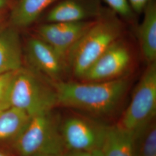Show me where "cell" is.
<instances>
[{
    "label": "cell",
    "instance_id": "cell-13",
    "mask_svg": "<svg viewBox=\"0 0 156 156\" xmlns=\"http://www.w3.org/2000/svg\"><path fill=\"white\" fill-rule=\"evenodd\" d=\"M30 118L26 112L12 106L0 112V148L10 150Z\"/></svg>",
    "mask_w": 156,
    "mask_h": 156
},
{
    "label": "cell",
    "instance_id": "cell-25",
    "mask_svg": "<svg viewBox=\"0 0 156 156\" xmlns=\"http://www.w3.org/2000/svg\"><path fill=\"white\" fill-rule=\"evenodd\" d=\"M4 29V26H3V23L1 21V20L0 19V33L2 31V30Z\"/></svg>",
    "mask_w": 156,
    "mask_h": 156
},
{
    "label": "cell",
    "instance_id": "cell-1",
    "mask_svg": "<svg viewBox=\"0 0 156 156\" xmlns=\"http://www.w3.org/2000/svg\"><path fill=\"white\" fill-rule=\"evenodd\" d=\"M58 106L104 116L117 110L132 83L131 75L104 82L67 80L54 82Z\"/></svg>",
    "mask_w": 156,
    "mask_h": 156
},
{
    "label": "cell",
    "instance_id": "cell-23",
    "mask_svg": "<svg viewBox=\"0 0 156 156\" xmlns=\"http://www.w3.org/2000/svg\"><path fill=\"white\" fill-rule=\"evenodd\" d=\"M95 156H102V154L100 150L94 151Z\"/></svg>",
    "mask_w": 156,
    "mask_h": 156
},
{
    "label": "cell",
    "instance_id": "cell-21",
    "mask_svg": "<svg viewBox=\"0 0 156 156\" xmlns=\"http://www.w3.org/2000/svg\"><path fill=\"white\" fill-rule=\"evenodd\" d=\"M0 156H16L11 150L0 148Z\"/></svg>",
    "mask_w": 156,
    "mask_h": 156
},
{
    "label": "cell",
    "instance_id": "cell-5",
    "mask_svg": "<svg viewBox=\"0 0 156 156\" xmlns=\"http://www.w3.org/2000/svg\"><path fill=\"white\" fill-rule=\"evenodd\" d=\"M156 62L147 65L135 88L131 100L117 122L136 133L156 119Z\"/></svg>",
    "mask_w": 156,
    "mask_h": 156
},
{
    "label": "cell",
    "instance_id": "cell-15",
    "mask_svg": "<svg viewBox=\"0 0 156 156\" xmlns=\"http://www.w3.org/2000/svg\"><path fill=\"white\" fill-rule=\"evenodd\" d=\"M58 1L60 0H19L12 12V23L17 28L28 27L49 6Z\"/></svg>",
    "mask_w": 156,
    "mask_h": 156
},
{
    "label": "cell",
    "instance_id": "cell-18",
    "mask_svg": "<svg viewBox=\"0 0 156 156\" xmlns=\"http://www.w3.org/2000/svg\"><path fill=\"white\" fill-rule=\"evenodd\" d=\"M16 71L0 75V112L11 107L12 84Z\"/></svg>",
    "mask_w": 156,
    "mask_h": 156
},
{
    "label": "cell",
    "instance_id": "cell-19",
    "mask_svg": "<svg viewBox=\"0 0 156 156\" xmlns=\"http://www.w3.org/2000/svg\"><path fill=\"white\" fill-rule=\"evenodd\" d=\"M152 1L153 0H128V2L134 13L136 15H140Z\"/></svg>",
    "mask_w": 156,
    "mask_h": 156
},
{
    "label": "cell",
    "instance_id": "cell-6",
    "mask_svg": "<svg viewBox=\"0 0 156 156\" xmlns=\"http://www.w3.org/2000/svg\"><path fill=\"white\" fill-rule=\"evenodd\" d=\"M135 60L134 49L123 35L106 49L79 80L104 82L131 76Z\"/></svg>",
    "mask_w": 156,
    "mask_h": 156
},
{
    "label": "cell",
    "instance_id": "cell-20",
    "mask_svg": "<svg viewBox=\"0 0 156 156\" xmlns=\"http://www.w3.org/2000/svg\"><path fill=\"white\" fill-rule=\"evenodd\" d=\"M62 156H95L94 151H67Z\"/></svg>",
    "mask_w": 156,
    "mask_h": 156
},
{
    "label": "cell",
    "instance_id": "cell-2",
    "mask_svg": "<svg viewBox=\"0 0 156 156\" xmlns=\"http://www.w3.org/2000/svg\"><path fill=\"white\" fill-rule=\"evenodd\" d=\"M123 20L108 7L69 51L66 57L70 77L79 80L115 41L124 35Z\"/></svg>",
    "mask_w": 156,
    "mask_h": 156
},
{
    "label": "cell",
    "instance_id": "cell-7",
    "mask_svg": "<svg viewBox=\"0 0 156 156\" xmlns=\"http://www.w3.org/2000/svg\"><path fill=\"white\" fill-rule=\"evenodd\" d=\"M108 126L90 117L73 115L62 120L61 131L67 151L100 150Z\"/></svg>",
    "mask_w": 156,
    "mask_h": 156
},
{
    "label": "cell",
    "instance_id": "cell-10",
    "mask_svg": "<svg viewBox=\"0 0 156 156\" xmlns=\"http://www.w3.org/2000/svg\"><path fill=\"white\" fill-rule=\"evenodd\" d=\"M102 0H60L48 13L46 22L93 20L103 8Z\"/></svg>",
    "mask_w": 156,
    "mask_h": 156
},
{
    "label": "cell",
    "instance_id": "cell-4",
    "mask_svg": "<svg viewBox=\"0 0 156 156\" xmlns=\"http://www.w3.org/2000/svg\"><path fill=\"white\" fill-rule=\"evenodd\" d=\"M61 124L62 119L53 110L31 117L10 150L16 156H62L66 149L62 136Z\"/></svg>",
    "mask_w": 156,
    "mask_h": 156
},
{
    "label": "cell",
    "instance_id": "cell-16",
    "mask_svg": "<svg viewBox=\"0 0 156 156\" xmlns=\"http://www.w3.org/2000/svg\"><path fill=\"white\" fill-rule=\"evenodd\" d=\"M134 156H156V120L135 134Z\"/></svg>",
    "mask_w": 156,
    "mask_h": 156
},
{
    "label": "cell",
    "instance_id": "cell-22",
    "mask_svg": "<svg viewBox=\"0 0 156 156\" xmlns=\"http://www.w3.org/2000/svg\"><path fill=\"white\" fill-rule=\"evenodd\" d=\"M7 2L8 0H0V9L5 5Z\"/></svg>",
    "mask_w": 156,
    "mask_h": 156
},
{
    "label": "cell",
    "instance_id": "cell-3",
    "mask_svg": "<svg viewBox=\"0 0 156 156\" xmlns=\"http://www.w3.org/2000/svg\"><path fill=\"white\" fill-rule=\"evenodd\" d=\"M11 106L31 117L54 110L58 106L56 89L51 81L31 69L22 67L12 84Z\"/></svg>",
    "mask_w": 156,
    "mask_h": 156
},
{
    "label": "cell",
    "instance_id": "cell-9",
    "mask_svg": "<svg viewBox=\"0 0 156 156\" xmlns=\"http://www.w3.org/2000/svg\"><path fill=\"white\" fill-rule=\"evenodd\" d=\"M94 20L46 22L37 30V36L66 60L69 51L92 25Z\"/></svg>",
    "mask_w": 156,
    "mask_h": 156
},
{
    "label": "cell",
    "instance_id": "cell-14",
    "mask_svg": "<svg viewBox=\"0 0 156 156\" xmlns=\"http://www.w3.org/2000/svg\"><path fill=\"white\" fill-rule=\"evenodd\" d=\"M135 134L118 124L108 126L100 150L102 156H134Z\"/></svg>",
    "mask_w": 156,
    "mask_h": 156
},
{
    "label": "cell",
    "instance_id": "cell-24",
    "mask_svg": "<svg viewBox=\"0 0 156 156\" xmlns=\"http://www.w3.org/2000/svg\"><path fill=\"white\" fill-rule=\"evenodd\" d=\"M33 156H62L60 155H55V154H36Z\"/></svg>",
    "mask_w": 156,
    "mask_h": 156
},
{
    "label": "cell",
    "instance_id": "cell-17",
    "mask_svg": "<svg viewBox=\"0 0 156 156\" xmlns=\"http://www.w3.org/2000/svg\"><path fill=\"white\" fill-rule=\"evenodd\" d=\"M106 7L117 14L124 22L134 24L136 15L133 11L128 0H102Z\"/></svg>",
    "mask_w": 156,
    "mask_h": 156
},
{
    "label": "cell",
    "instance_id": "cell-11",
    "mask_svg": "<svg viewBox=\"0 0 156 156\" xmlns=\"http://www.w3.org/2000/svg\"><path fill=\"white\" fill-rule=\"evenodd\" d=\"M142 22L136 28L141 55L146 64L156 62V2L152 1L146 7Z\"/></svg>",
    "mask_w": 156,
    "mask_h": 156
},
{
    "label": "cell",
    "instance_id": "cell-12",
    "mask_svg": "<svg viewBox=\"0 0 156 156\" xmlns=\"http://www.w3.org/2000/svg\"><path fill=\"white\" fill-rule=\"evenodd\" d=\"M22 67V48L16 28H4L0 33V75Z\"/></svg>",
    "mask_w": 156,
    "mask_h": 156
},
{
    "label": "cell",
    "instance_id": "cell-8",
    "mask_svg": "<svg viewBox=\"0 0 156 156\" xmlns=\"http://www.w3.org/2000/svg\"><path fill=\"white\" fill-rule=\"evenodd\" d=\"M26 55L30 68L51 82L67 80L70 76L66 60L38 37L27 41Z\"/></svg>",
    "mask_w": 156,
    "mask_h": 156
}]
</instances>
